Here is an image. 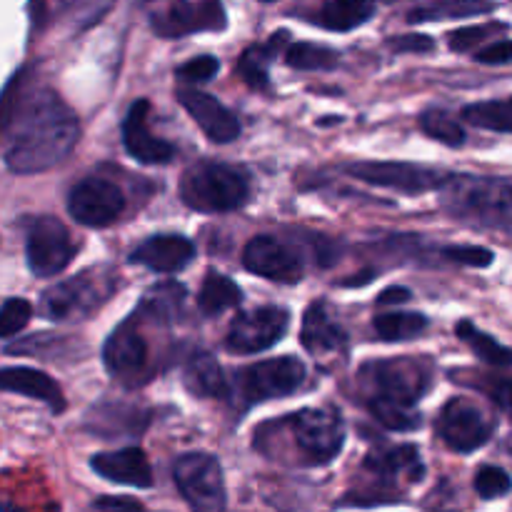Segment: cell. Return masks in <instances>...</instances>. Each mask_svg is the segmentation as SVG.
Instances as JSON below:
<instances>
[{
  "mask_svg": "<svg viewBox=\"0 0 512 512\" xmlns=\"http://www.w3.org/2000/svg\"><path fill=\"white\" fill-rule=\"evenodd\" d=\"M90 468L110 483L130 485V488H150L153 485V468H150L148 455L140 448L98 453L90 460Z\"/></svg>",
  "mask_w": 512,
  "mask_h": 512,
  "instance_id": "21",
  "label": "cell"
},
{
  "mask_svg": "<svg viewBox=\"0 0 512 512\" xmlns=\"http://www.w3.org/2000/svg\"><path fill=\"white\" fill-rule=\"evenodd\" d=\"M0 390L40 400L53 413H63L65 410V398L60 385L50 375L40 373L35 368H20V365L18 368H0Z\"/></svg>",
  "mask_w": 512,
  "mask_h": 512,
  "instance_id": "24",
  "label": "cell"
},
{
  "mask_svg": "<svg viewBox=\"0 0 512 512\" xmlns=\"http://www.w3.org/2000/svg\"><path fill=\"white\" fill-rule=\"evenodd\" d=\"M285 63L295 70H333L340 63V55L328 45L293 43L285 53Z\"/></svg>",
  "mask_w": 512,
  "mask_h": 512,
  "instance_id": "34",
  "label": "cell"
},
{
  "mask_svg": "<svg viewBox=\"0 0 512 512\" xmlns=\"http://www.w3.org/2000/svg\"><path fill=\"white\" fill-rule=\"evenodd\" d=\"M290 328V313L275 305L253 308L240 313L230 325L225 348L235 355H255L270 350L283 340Z\"/></svg>",
  "mask_w": 512,
  "mask_h": 512,
  "instance_id": "15",
  "label": "cell"
},
{
  "mask_svg": "<svg viewBox=\"0 0 512 512\" xmlns=\"http://www.w3.org/2000/svg\"><path fill=\"white\" fill-rule=\"evenodd\" d=\"M175 98L188 110V115L203 130L210 143H233L240 135V123L235 118V113L230 108H225L215 95L198 88H178Z\"/></svg>",
  "mask_w": 512,
  "mask_h": 512,
  "instance_id": "18",
  "label": "cell"
},
{
  "mask_svg": "<svg viewBox=\"0 0 512 512\" xmlns=\"http://www.w3.org/2000/svg\"><path fill=\"white\" fill-rule=\"evenodd\" d=\"M475 490H478L480 498L485 500L503 498V495H508L512 490V480L503 468H498V465H483V468L478 470V475H475Z\"/></svg>",
  "mask_w": 512,
  "mask_h": 512,
  "instance_id": "37",
  "label": "cell"
},
{
  "mask_svg": "<svg viewBox=\"0 0 512 512\" xmlns=\"http://www.w3.org/2000/svg\"><path fill=\"white\" fill-rule=\"evenodd\" d=\"M33 318V305L23 298H10L0 305V338H13Z\"/></svg>",
  "mask_w": 512,
  "mask_h": 512,
  "instance_id": "36",
  "label": "cell"
},
{
  "mask_svg": "<svg viewBox=\"0 0 512 512\" xmlns=\"http://www.w3.org/2000/svg\"><path fill=\"white\" fill-rule=\"evenodd\" d=\"M93 512H145L143 505L133 498H100L95 500Z\"/></svg>",
  "mask_w": 512,
  "mask_h": 512,
  "instance_id": "44",
  "label": "cell"
},
{
  "mask_svg": "<svg viewBox=\"0 0 512 512\" xmlns=\"http://www.w3.org/2000/svg\"><path fill=\"white\" fill-rule=\"evenodd\" d=\"M495 10L493 0H430L408 13V23H430V20L473 18Z\"/></svg>",
  "mask_w": 512,
  "mask_h": 512,
  "instance_id": "28",
  "label": "cell"
},
{
  "mask_svg": "<svg viewBox=\"0 0 512 512\" xmlns=\"http://www.w3.org/2000/svg\"><path fill=\"white\" fill-rule=\"evenodd\" d=\"M25 258L35 278H55L63 273L75 258V245L68 228L58 218L40 215L28 223L25 238Z\"/></svg>",
  "mask_w": 512,
  "mask_h": 512,
  "instance_id": "12",
  "label": "cell"
},
{
  "mask_svg": "<svg viewBox=\"0 0 512 512\" xmlns=\"http://www.w3.org/2000/svg\"><path fill=\"white\" fill-rule=\"evenodd\" d=\"M148 100H135L123 120V145L133 160L143 165H165L175 158V148L148 128Z\"/></svg>",
  "mask_w": 512,
  "mask_h": 512,
  "instance_id": "19",
  "label": "cell"
},
{
  "mask_svg": "<svg viewBox=\"0 0 512 512\" xmlns=\"http://www.w3.org/2000/svg\"><path fill=\"white\" fill-rule=\"evenodd\" d=\"M433 368L420 358L375 360L360 370V388L365 393L370 413L395 433H410L420 428L418 403L430 390Z\"/></svg>",
  "mask_w": 512,
  "mask_h": 512,
  "instance_id": "2",
  "label": "cell"
},
{
  "mask_svg": "<svg viewBox=\"0 0 512 512\" xmlns=\"http://www.w3.org/2000/svg\"><path fill=\"white\" fill-rule=\"evenodd\" d=\"M260 3H275V0H260Z\"/></svg>",
  "mask_w": 512,
  "mask_h": 512,
  "instance_id": "48",
  "label": "cell"
},
{
  "mask_svg": "<svg viewBox=\"0 0 512 512\" xmlns=\"http://www.w3.org/2000/svg\"><path fill=\"white\" fill-rule=\"evenodd\" d=\"M373 13V0H323L318 15H315V23L323 25L325 30L348 33V30L368 23Z\"/></svg>",
  "mask_w": 512,
  "mask_h": 512,
  "instance_id": "26",
  "label": "cell"
},
{
  "mask_svg": "<svg viewBox=\"0 0 512 512\" xmlns=\"http://www.w3.org/2000/svg\"><path fill=\"white\" fill-rule=\"evenodd\" d=\"M240 288L223 273H208L198 293V310L203 315H220L240 303Z\"/></svg>",
  "mask_w": 512,
  "mask_h": 512,
  "instance_id": "29",
  "label": "cell"
},
{
  "mask_svg": "<svg viewBox=\"0 0 512 512\" xmlns=\"http://www.w3.org/2000/svg\"><path fill=\"white\" fill-rule=\"evenodd\" d=\"M495 433V420L480 410L473 400L453 398L438 418V435L455 453H475L490 443Z\"/></svg>",
  "mask_w": 512,
  "mask_h": 512,
  "instance_id": "13",
  "label": "cell"
},
{
  "mask_svg": "<svg viewBox=\"0 0 512 512\" xmlns=\"http://www.w3.org/2000/svg\"><path fill=\"white\" fill-rule=\"evenodd\" d=\"M125 195L105 178H85L70 190L68 213L85 228H105L123 215Z\"/></svg>",
  "mask_w": 512,
  "mask_h": 512,
  "instance_id": "16",
  "label": "cell"
},
{
  "mask_svg": "<svg viewBox=\"0 0 512 512\" xmlns=\"http://www.w3.org/2000/svg\"><path fill=\"white\" fill-rule=\"evenodd\" d=\"M475 60L483 65H505L512 63V40H495L475 53Z\"/></svg>",
  "mask_w": 512,
  "mask_h": 512,
  "instance_id": "43",
  "label": "cell"
},
{
  "mask_svg": "<svg viewBox=\"0 0 512 512\" xmlns=\"http://www.w3.org/2000/svg\"><path fill=\"white\" fill-rule=\"evenodd\" d=\"M410 290L408 288H388L378 295V303L380 305H395V303H405L410 300Z\"/></svg>",
  "mask_w": 512,
  "mask_h": 512,
  "instance_id": "45",
  "label": "cell"
},
{
  "mask_svg": "<svg viewBox=\"0 0 512 512\" xmlns=\"http://www.w3.org/2000/svg\"><path fill=\"white\" fill-rule=\"evenodd\" d=\"M288 38V33H278L265 45H250L238 60V75L255 90H265L270 83V63L278 55L280 43Z\"/></svg>",
  "mask_w": 512,
  "mask_h": 512,
  "instance_id": "27",
  "label": "cell"
},
{
  "mask_svg": "<svg viewBox=\"0 0 512 512\" xmlns=\"http://www.w3.org/2000/svg\"><path fill=\"white\" fill-rule=\"evenodd\" d=\"M350 178H358L375 188H388L395 193L420 195L440 190L450 180L448 173L415 163H350L345 165Z\"/></svg>",
  "mask_w": 512,
  "mask_h": 512,
  "instance_id": "14",
  "label": "cell"
},
{
  "mask_svg": "<svg viewBox=\"0 0 512 512\" xmlns=\"http://www.w3.org/2000/svg\"><path fill=\"white\" fill-rule=\"evenodd\" d=\"M420 128H423L425 135H430L438 143L450 145V148H460V145H465V138H468L463 125L453 115L438 108H430L420 115Z\"/></svg>",
  "mask_w": 512,
  "mask_h": 512,
  "instance_id": "35",
  "label": "cell"
},
{
  "mask_svg": "<svg viewBox=\"0 0 512 512\" xmlns=\"http://www.w3.org/2000/svg\"><path fill=\"white\" fill-rule=\"evenodd\" d=\"M243 265L260 278L285 285L300 283L305 273L298 250L273 235H258L250 240L243 250Z\"/></svg>",
  "mask_w": 512,
  "mask_h": 512,
  "instance_id": "17",
  "label": "cell"
},
{
  "mask_svg": "<svg viewBox=\"0 0 512 512\" xmlns=\"http://www.w3.org/2000/svg\"><path fill=\"white\" fill-rule=\"evenodd\" d=\"M458 338L478 355L483 363L495 365V368H510L512 365V348L508 345H500L493 335L483 333V330L475 328L470 320H460L458 328H455Z\"/></svg>",
  "mask_w": 512,
  "mask_h": 512,
  "instance_id": "30",
  "label": "cell"
},
{
  "mask_svg": "<svg viewBox=\"0 0 512 512\" xmlns=\"http://www.w3.org/2000/svg\"><path fill=\"white\" fill-rule=\"evenodd\" d=\"M505 25L503 23H488V25H470V28H460V30H453V33L448 35V43L450 48L455 50V53H468V50L478 48L483 40H488L490 35L500 33Z\"/></svg>",
  "mask_w": 512,
  "mask_h": 512,
  "instance_id": "38",
  "label": "cell"
},
{
  "mask_svg": "<svg viewBox=\"0 0 512 512\" xmlns=\"http://www.w3.org/2000/svg\"><path fill=\"white\" fill-rule=\"evenodd\" d=\"M305 383V365L298 358H273L248 365L235 375V400L243 408L293 395Z\"/></svg>",
  "mask_w": 512,
  "mask_h": 512,
  "instance_id": "8",
  "label": "cell"
},
{
  "mask_svg": "<svg viewBox=\"0 0 512 512\" xmlns=\"http://www.w3.org/2000/svg\"><path fill=\"white\" fill-rule=\"evenodd\" d=\"M5 93L0 103V130L5 135L3 160L10 173L33 175L63 163L80 138L78 115L48 88Z\"/></svg>",
  "mask_w": 512,
  "mask_h": 512,
  "instance_id": "1",
  "label": "cell"
},
{
  "mask_svg": "<svg viewBox=\"0 0 512 512\" xmlns=\"http://www.w3.org/2000/svg\"><path fill=\"white\" fill-rule=\"evenodd\" d=\"M173 478L193 512H223L228 503L220 460L210 453H185L175 460Z\"/></svg>",
  "mask_w": 512,
  "mask_h": 512,
  "instance_id": "9",
  "label": "cell"
},
{
  "mask_svg": "<svg viewBox=\"0 0 512 512\" xmlns=\"http://www.w3.org/2000/svg\"><path fill=\"white\" fill-rule=\"evenodd\" d=\"M118 275L108 268L83 270L75 278L53 285L40 298V313L53 323L83 320L100 308L113 295Z\"/></svg>",
  "mask_w": 512,
  "mask_h": 512,
  "instance_id": "7",
  "label": "cell"
},
{
  "mask_svg": "<svg viewBox=\"0 0 512 512\" xmlns=\"http://www.w3.org/2000/svg\"><path fill=\"white\" fill-rule=\"evenodd\" d=\"M150 423L148 410L128 403H100L85 415V430L100 438L140 435Z\"/></svg>",
  "mask_w": 512,
  "mask_h": 512,
  "instance_id": "22",
  "label": "cell"
},
{
  "mask_svg": "<svg viewBox=\"0 0 512 512\" xmlns=\"http://www.w3.org/2000/svg\"><path fill=\"white\" fill-rule=\"evenodd\" d=\"M478 378L483 380L473 385L488 393V398L512 418V378H500V375H478Z\"/></svg>",
  "mask_w": 512,
  "mask_h": 512,
  "instance_id": "41",
  "label": "cell"
},
{
  "mask_svg": "<svg viewBox=\"0 0 512 512\" xmlns=\"http://www.w3.org/2000/svg\"><path fill=\"white\" fill-rule=\"evenodd\" d=\"M150 28L160 38H183L200 30H223L225 10L220 0L193 5L188 0H145Z\"/></svg>",
  "mask_w": 512,
  "mask_h": 512,
  "instance_id": "10",
  "label": "cell"
},
{
  "mask_svg": "<svg viewBox=\"0 0 512 512\" xmlns=\"http://www.w3.org/2000/svg\"><path fill=\"white\" fill-rule=\"evenodd\" d=\"M183 305H185V288L178 283H163V285H155L145 293L143 305L140 310L148 313V318L155 320H175L180 318L183 313Z\"/></svg>",
  "mask_w": 512,
  "mask_h": 512,
  "instance_id": "33",
  "label": "cell"
},
{
  "mask_svg": "<svg viewBox=\"0 0 512 512\" xmlns=\"http://www.w3.org/2000/svg\"><path fill=\"white\" fill-rule=\"evenodd\" d=\"M103 365L118 383L135 388L143 380H148L150 350L148 340L140 333V315L133 313L125 318L113 333L108 335L103 345Z\"/></svg>",
  "mask_w": 512,
  "mask_h": 512,
  "instance_id": "11",
  "label": "cell"
},
{
  "mask_svg": "<svg viewBox=\"0 0 512 512\" xmlns=\"http://www.w3.org/2000/svg\"><path fill=\"white\" fill-rule=\"evenodd\" d=\"M220 70V60L213 55H198V58L188 60V63L178 65L175 75H178L183 83H205V80L215 78Z\"/></svg>",
  "mask_w": 512,
  "mask_h": 512,
  "instance_id": "40",
  "label": "cell"
},
{
  "mask_svg": "<svg viewBox=\"0 0 512 512\" xmlns=\"http://www.w3.org/2000/svg\"><path fill=\"white\" fill-rule=\"evenodd\" d=\"M388 45L395 53H430V50H435V40L423 33L395 35V38L388 40Z\"/></svg>",
  "mask_w": 512,
  "mask_h": 512,
  "instance_id": "42",
  "label": "cell"
},
{
  "mask_svg": "<svg viewBox=\"0 0 512 512\" xmlns=\"http://www.w3.org/2000/svg\"><path fill=\"white\" fill-rule=\"evenodd\" d=\"M375 333L388 343H403V340H413L428 330L430 320L423 313H383L373 320Z\"/></svg>",
  "mask_w": 512,
  "mask_h": 512,
  "instance_id": "31",
  "label": "cell"
},
{
  "mask_svg": "<svg viewBox=\"0 0 512 512\" xmlns=\"http://www.w3.org/2000/svg\"><path fill=\"white\" fill-rule=\"evenodd\" d=\"M443 205L453 218L512 235V180L460 175L443 185Z\"/></svg>",
  "mask_w": 512,
  "mask_h": 512,
  "instance_id": "4",
  "label": "cell"
},
{
  "mask_svg": "<svg viewBox=\"0 0 512 512\" xmlns=\"http://www.w3.org/2000/svg\"><path fill=\"white\" fill-rule=\"evenodd\" d=\"M303 348L313 355L343 353L348 345V333L335 320L325 303H313L303 315V330H300Z\"/></svg>",
  "mask_w": 512,
  "mask_h": 512,
  "instance_id": "23",
  "label": "cell"
},
{
  "mask_svg": "<svg viewBox=\"0 0 512 512\" xmlns=\"http://www.w3.org/2000/svg\"><path fill=\"white\" fill-rule=\"evenodd\" d=\"M463 118L475 128L493 130V133H512V95L503 100L465 105Z\"/></svg>",
  "mask_w": 512,
  "mask_h": 512,
  "instance_id": "32",
  "label": "cell"
},
{
  "mask_svg": "<svg viewBox=\"0 0 512 512\" xmlns=\"http://www.w3.org/2000/svg\"><path fill=\"white\" fill-rule=\"evenodd\" d=\"M440 255L450 263L468 265V268H488L495 260L493 250L480 248V245H445Z\"/></svg>",
  "mask_w": 512,
  "mask_h": 512,
  "instance_id": "39",
  "label": "cell"
},
{
  "mask_svg": "<svg viewBox=\"0 0 512 512\" xmlns=\"http://www.w3.org/2000/svg\"><path fill=\"white\" fill-rule=\"evenodd\" d=\"M380 3H395V0H380Z\"/></svg>",
  "mask_w": 512,
  "mask_h": 512,
  "instance_id": "47",
  "label": "cell"
},
{
  "mask_svg": "<svg viewBox=\"0 0 512 512\" xmlns=\"http://www.w3.org/2000/svg\"><path fill=\"white\" fill-rule=\"evenodd\" d=\"M195 258V245L183 235H153L130 253V263L143 265L153 273H180Z\"/></svg>",
  "mask_w": 512,
  "mask_h": 512,
  "instance_id": "20",
  "label": "cell"
},
{
  "mask_svg": "<svg viewBox=\"0 0 512 512\" xmlns=\"http://www.w3.org/2000/svg\"><path fill=\"white\" fill-rule=\"evenodd\" d=\"M180 198L198 213H230L248 203L250 183L243 170L233 165L203 160L183 173Z\"/></svg>",
  "mask_w": 512,
  "mask_h": 512,
  "instance_id": "6",
  "label": "cell"
},
{
  "mask_svg": "<svg viewBox=\"0 0 512 512\" xmlns=\"http://www.w3.org/2000/svg\"><path fill=\"white\" fill-rule=\"evenodd\" d=\"M183 380L188 385V390L198 398H228L230 385L228 378H225L223 368L218 365V360L213 358L205 350H195L188 358L183 370Z\"/></svg>",
  "mask_w": 512,
  "mask_h": 512,
  "instance_id": "25",
  "label": "cell"
},
{
  "mask_svg": "<svg viewBox=\"0 0 512 512\" xmlns=\"http://www.w3.org/2000/svg\"><path fill=\"white\" fill-rule=\"evenodd\" d=\"M98 0H58V8L65 10V13H78V10L93 8Z\"/></svg>",
  "mask_w": 512,
  "mask_h": 512,
  "instance_id": "46",
  "label": "cell"
},
{
  "mask_svg": "<svg viewBox=\"0 0 512 512\" xmlns=\"http://www.w3.org/2000/svg\"><path fill=\"white\" fill-rule=\"evenodd\" d=\"M290 445L295 460L303 465H328L338 458L345 445V420L335 408H305L285 415L278 423H268L255 433V448Z\"/></svg>",
  "mask_w": 512,
  "mask_h": 512,
  "instance_id": "3",
  "label": "cell"
},
{
  "mask_svg": "<svg viewBox=\"0 0 512 512\" xmlns=\"http://www.w3.org/2000/svg\"><path fill=\"white\" fill-rule=\"evenodd\" d=\"M423 463L420 453L413 445H398V448L378 450L365 458L358 475V488L348 495L345 503L350 505H380L400 500L405 485L418 483L423 478Z\"/></svg>",
  "mask_w": 512,
  "mask_h": 512,
  "instance_id": "5",
  "label": "cell"
}]
</instances>
